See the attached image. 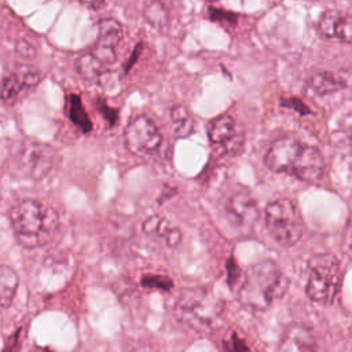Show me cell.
Masks as SVG:
<instances>
[{"label": "cell", "mask_w": 352, "mask_h": 352, "mask_svg": "<svg viewBox=\"0 0 352 352\" xmlns=\"http://www.w3.org/2000/svg\"><path fill=\"white\" fill-rule=\"evenodd\" d=\"M264 162L272 172L287 173L308 183L318 182L324 172L320 151L293 136L275 139L265 153Z\"/></svg>", "instance_id": "1"}, {"label": "cell", "mask_w": 352, "mask_h": 352, "mask_svg": "<svg viewBox=\"0 0 352 352\" xmlns=\"http://www.w3.org/2000/svg\"><path fill=\"white\" fill-rule=\"evenodd\" d=\"M289 283V278L272 260H261L248 268L238 298L250 309L264 311L286 294Z\"/></svg>", "instance_id": "2"}, {"label": "cell", "mask_w": 352, "mask_h": 352, "mask_svg": "<svg viewBox=\"0 0 352 352\" xmlns=\"http://www.w3.org/2000/svg\"><path fill=\"white\" fill-rule=\"evenodd\" d=\"M11 223L18 242L29 249L47 243L59 224L51 206L37 199H23L11 210Z\"/></svg>", "instance_id": "3"}, {"label": "cell", "mask_w": 352, "mask_h": 352, "mask_svg": "<svg viewBox=\"0 0 352 352\" xmlns=\"http://www.w3.org/2000/svg\"><path fill=\"white\" fill-rule=\"evenodd\" d=\"M176 318L198 333L217 331L224 322V305L212 292L191 287L180 293L175 302Z\"/></svg>", "instance_id": "4"}, {"label": "cell", "mask_w": 352, "mask_h": 352, "mask_svg": "<svg viewBox=\"0 0 352 352\" xmlns=\"http://www.w3.org/2000/svg\"><path fill=\"white\" fill-rule=\"evenodd\" d=\"M307 296L319 304H330L341 285V268L338 260L329 253L315 254L308 261Z\"/></svg>", "instance_id": "5"}, {"label": "cell", "mask_w": 352, "mask_h": 352, "mask_svg": "<svg viewBox=\"0 0 352 352\" xmlns=\"http://www.w3.org/2000/svg\"><path fill=\"white\" fill-rule=\"evenodd\" d=\"M265 227L275 242L283 248L296 245L302 236V223L297 208L290 199L271 201L264 210Z\"/></svg>", "instance_id": "6"}, {"label": "cell", "mask_w": 352, "mask_h": 352, "mask_svg": "<svg viewBox=\"0 0 352 352\" xmlns=\"http://www.w3.org/2000/svg\"><path fill=\"white\" fill-rule=\"evenodd\" d=\"M56 161L58 155L54 148L37 142H25L16 155L18 168L33 180H41L48 176Z\"/></svg>", "instance_id": "7"}, {"label": "cell", "mask_w": 352, "mask_h": 352, "mask_svg": "<svg viewBox=\"0 0 352 352\" xmlns=\"http://www.w3.org/2000/svg\"><path fill=\"white\" fill-rule=\"evenodd\" d=\"M124 139L126 148L136 155H150L162 143V135L158 126L147 116L132 118L124 131Z\"/></svg>", "instance_id": "8"}, {"label": "cell", "mask_w": 352, "mask_h": 352, "mask_svg": "<svg viewBox=\"0 0 352 352\" xmlns=\"http://www.w3.org/2000/svg\"><path fill=\"white\" fill-rule=\"evenodd\" d=\"M40 73L28 65H18L8 70L0 82V99L14 104L19 98L34 88L40 81Z\"/></svg>", "instance_id": "9"}, {"label": "cell", "mask_w": 352, "mask_h": 352, "mask_svg": "<svg viewBox=\"0 0 352 352\" xmlns=\"http://www.w3.org/2000/svg\"><path fill=\"white\" fill-rule=\"evenodd\" d=\"M226 214L234 227L242 232H249L258 221L260 210L248 191H236L226 204Z\"/></svg>", "instance_id": "10"}, {"label": "cell", "mask_w": 352, "mask_h": 352, "mask_svg": "<svg viewBox=\"0 0 352 352\" xmlns=\"http://www.w3.org/2000/svg\"><path fill=\"white\" fill-rule=\"evenodd\" d=\"M122 38V26L113 18L102 19L98 25V38L92 54L104 65H111L117 59L116 48Z\"/></svg>", "instance_id": "11"}, {"label": "cell", "mask_w": 352, "mask_h": 352, "mask_svg": "<svg viewBox=\"0 0 352 352\" xmlns=\"http://www.w3.org/2000/svg\"><path fill=\"white\" fill-rule=\"evenodd\" d=\"M278 352H327L318 337L304 324H290L283 331Z\"/></svg>", "instance_id": "12"}, {"label": "cell", "mask_w": 352, "mask_h": 352, "mask_svg": "<svg viewBox=\"0 0 352 352\" xmlns=\"http://www.w3.org/2000/svg\"><path fill=\"white\" fill-rule=\"evenodd\" d=\"M318 30L326 38L352 44V14L326 10L318 21Z\"/></svg>", "instance_id": "13"}, {"label": "cell", "mask_w": 352, "mask_h": 352, "mask_svg": "<svg viewBox=\"0 0 352 352\" xmlns=\"http://www.w3.org/2000/svg\"><path fill=\"white\" fill-rule=\"evenodd\" d=\"M208 136L214 147L232 151L241 144V136L236 131L235 120L228 114H221L213 118L208 125Z\"/></svg>", "instance_id": "14"}, {"label": "cell", "mask_w": 352, "mask_h": 352, "mask_svg": "<svg viewBox=\"0 0 352 352\" xmlns=\"http://www.w3.org/2000/svg\"><path fill=\"white\" fill-rule=\"evenodd\" d=\"M142 228L144 234L161 239L169 248H175L182 242V231L160 214H153L146 219Z\"/></svg>", "instance_id": "15"}, {"label": "cell", "mask_w": 352, "mask_h": 352, "mask_svg": "<svg viewBox=\"0 0 352 352\" xmlns=\"http://www.w3.org/2000/svg\"><path fill=\"white\" fill-rule=\"evenodd\" d=\"M309 89L316 95H329L336 91H340L345 87V81L342 77L330 73V72H319L315 73L308 82Z\"/></svg>", "instance_id": "16"}, {"label": "cell", "mask_w": 352, "mask_h": 352, "mask_svg": "<svg viewBox=\"0 0 352 352\" xmlns=\"http://www.w3.org/2000/svg\"><path fill=\"white\" fill-rule=\"evenodd\" d=\"M169 118H170L172 132L175 133V136L187 138L188 135L192 133L194 118L184 106L182 104L173 106L169 111Z\"/></svg>", "instance_id": "17"}, {"label": "cell", "mask_w": 352, "mask_h": 352, "mask_svg": "<svg viewBox=\"0 0 352 352\" xmlns=\"http://www.w3.org/2000/svg\"><path fill=\"white\" fill-rule=\"evenodd\" d=\"M18 289V275L8 265H0V307L12 304Z\"/></svg>", "instance_id": "18"}, {"label": "cell", "mask_w": 352, "mask_h": 352, "mask_svg": "<svg viewBox=\"0 0 352 352\" xmlns=\"http://www.w3.org/2000/svg\"><path fill=\"white\" fill-rule=\"evenodd\" d=\"M67 114L70 121L82 132H89L92 129V122L82 106L80 96L76 94L67 96Z\"/></svg>", "instance_id": "19"}, {"label": "cell", "mask_w": 352, "mask_h": 352, "mask_svg": "<svg viewBox=\"0 0 352 352\" xmlns=\"http://www.w3.org/2000/svg\"><path fill=\"white\" fill-rule=\"evenodd\" d=\"M146 22L155 30H165L169 25V12L161 1H151L144 7L143 11Z\"/></svg>", "instance_id": "20"}, {"label": "cell", "mask_w": 352, "mask_h": 352, "mask_svg": "<svg viewBox=\"0 0 352 352\" xmlns=\"http://www.w3.org/2000/svg\"><path fill=\"white\" fill-rule=\"evenodd\" d=\"M74 66L81 77L87 80H95L103 74L104 65L92 52H87L76 59Z\"/></svg>", "instance_id": "21"}, {"label": "cell", "mask_w": 352, "mask_h": 352, "mask_svg": "<svg viewBox=\"0 0 352 352\" xmlns=\"http://www.w3.org/2000/svg\"><path fill=\"white\" fill-rule=\"evenodd\" d=\"M142 286L148 289H161V290H169L173 286L172 279L162 276V275H144L142 278Z\"/></svg>", "instance_id": "22"}, {"label": "cell", "mask_w": 352, "mask_h": 352, "mask_svg": "<svg viewBox=\"0 0 352 352\" xmlns=\"http://www.w3.org/2000/svg\"><path fill=\"white\" fill-rule=\"evenodd\" d=\"M98 109H99V111L103 114V117L110 122V125H113L114 122H117V110H116V109L107 106V103L103 102V100H99V102H98Z\"/></svg>", "instance_id": "23"}, {"label": "cell", "mask_w": 352, "mask_h": 352, "mask_svg": "<svg viewBox=\"0 0 352 352\" xmlns=\"http://www.w3.org/2000/svg\"><path fill=\"white\" fill-rule=\"evenodd\" d=\"M18 338H19V330H18V331H15V333H14V334L7 340V342H6V345H4L3 352H12L11 349L16 345Z\"/></svg>", "instance_id": "24"}, {"label": "cell", "mask_w": 352, "mask_h": 352, "mask_svg": "<svg viewBox=\"0 0 352 352\" xmlns=\"http://www.w3.org/2000/svg\"><path fill=\"white\" fill-rule=\"evenodd\" d=\"M78 1L91 10H99L104 6L106 0H78Z\"/></svg>", "instance_id": "25"}, {"label": "cell", "mask_w": 352, "mask_h": 352, "mask_svg": "<svg viewBox=\"0 0 352 352\" xmlns=\"http://www.w3.org/2000/svg\"><path fill=\"white\" fill-rule=\"evenodd\" d=\"M30 352H52V351H50L47 348H43V346H34Z\"/></svg>", "instance_id": "26"}, {"label": "cell", "mask_w": 352, "mask_h": 352, "mask_svg": "<svg viewBox=\"0 0 352 352\" xmlns=\"http://www.w3.org/2000/svg\"><path fill=\"white\" fill-rule=\"evenodd\" d=\"M349 235H348V243H349V248L352 249V223L349 224Z\"/></svg>", "instance_id": "27"}, {"label": "cell", "mask_w": 352, "mask_h": 352, "mask_svg": "<svg viewBox=\"0 0 352 352\" xmlns=\"http://www.w3.org/2000/svg\"><path fill=\"white\" fill-rule=\"evenodd\" d=\"M209 3H216V1H219V0H208Z\"/></svg>", "instance_id": "28"}]
</instances>
